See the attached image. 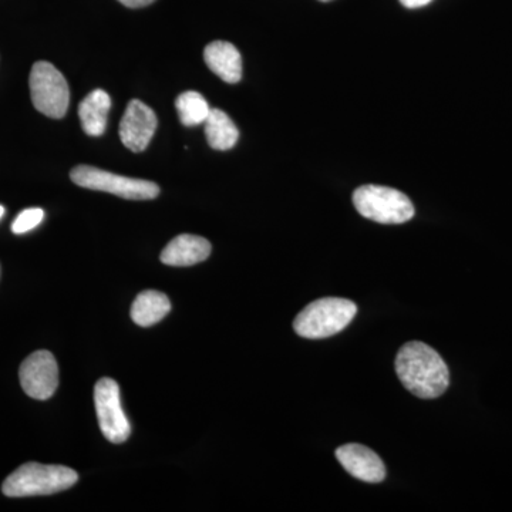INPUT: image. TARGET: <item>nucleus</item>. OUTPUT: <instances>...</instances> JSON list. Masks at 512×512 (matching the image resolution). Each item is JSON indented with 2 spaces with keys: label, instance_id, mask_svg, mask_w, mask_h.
Wrapping results in <instances>:
<instances>
[{
  "label": "nucleus",
  "instance_id": "obj_1",
  "mask_svg": "<svg viewBox=\"0 0 512 512\" xmlns=\"http://www.w3.org/2000/svg\"><path fill=\"white\" fill-rule=\"evenodd\" d=\"M396 373L403 386L420 399H437L450 384L446 362L426 343H406L397 353Z\"/></svg>",
  "mask_w": 512,
  "mask_h": 512
},
{
  "label": "nucleus",
  "instance_id": "obj_2",
  "mask_svg": "<svg viewBox=\"0 0 512 512\" xmlns=\"http://www.w3.org/2000/svg\"><path fill=\"white\" fill-rule=\"evenodd\" d=\"M79 481V474L64 466H45L39 463H26L5 481L2 491L6 497L23 498L50 495L69 490Z\"/></svg>",
  "mask_w": 512,
  "mask_h": 512
},
{
  "label": "nucleus",
  "instance_id": "obj_3",
  "mask_svg": "<svg viewBox=\"0 0 512 512\" xmlns=\"http://www.w3.org/2000/svg\"><path fill=\"white\" fill-rule=\"evenodd\" d=\"M356 313L357 306L349 299H318L296 316L293 329L305 339L330 338L348 328Z\"/></svg>",
  "mask_w": 512,
  "mask_h": 512
},
{
  "label": "nucleus",
  "instance_id": "obj_4",
  "mask_svg": "<svg viewBox=\"0 0 512 512\" xmlns=\"http://www.w3.org/2000/svg\"><path fill=\"white\" fill-rule=\"evenodd\" d=\"M357 212L379 224H404L414 217V205L403 192L380 185H363L353 194Z\"/></svg>",
  "mask_w": 512,
  "mask_h": 512
},
{
  "label": "nucleus",
  "instance_id": "obj_5",
  "mask_svg": "<svg viewBox=\"0 0 512 512\" xmlns=\"http://www.w3.org/2000/svg\"><path fill=\"white\" fill-rule=\"evenodd\" d=\"M70 178L79 187L110 192L124 200H154L160 194V187L156 183L123 177V175L109 173V171L90 167V165H79V167L73 168Z\"/></svg>",
  "mask_w": 512,
  "mask_h": 512
},
{
  "label": "nucleus",
  "instance_id": "obj_6",
  "mask_svg": "<svg viewBox=\"0 0 512 512\" xmlns=\"http://www.w3.org/2000/svg\"><path fill=\"white\" fill-rule=\"evenodd\" d=\"M30 97L37 111L50 119H63L69 110V84L49 62L33 64L29 77Z\"/></svg>",
  "mask_w": 512,
  "mask_h": 512
},
{
  "label": "nucleus",
  "instance_id": "obj_7",
  "mask_svg": "<svg viewBox=\"0 0 512 512\" xmlns=\"http://www.w3.org/2000/svg\"><path fill=\"white\" fill-rule=\"evenodd\" d=\"M94 406L104 437L114 444L126 443L131 434V426L121 407L120 387L116 380L104 377L96 383Z\"/></svg>",
  "mask_w": 512,
  "mask_h": 512
},
{
  "label": "nucleus",
  "instance_id": "obj_8",
  "mask_svg": "<svg viewBox=\"0 0 512 512\" xmlns=\"http://www.w3.org/2000/svg\"><path fill=\"white\" fill-rule=\"evenodd\" d=\"M19 379L23 390L32 399H50L59 386V366L55 356L47 350L32 353L20 366Z\"/></svg>",
  "mask_w": 512,
  "mask_h": 512
},
{
  "label": "nucleus",
  "instance_id": "obj_9",
  "mask_svg": "<svg viewBox=\"0 0 512 512\" xmlns=\"http://www.w3.org/2000/svg\"><path fill=\"white\" fill-rule=\"evenodd\" d=\"M158 120L153 109L140 100H131L121 119L119 134L121 143L130 151L146 150L156 134Z\"/></svg>",
  "mask_w": 512,
  "mask_h": 512
},
{
  "label": "nucleus",
  "instance_id": "obj_10",
  "mask_svg": "<svg viewBox=\"0 0 512 512\" xmlns=\"http://www.w3.org/2000/svg\"><path fill=\"white\" fill-rule=\"evenodd\" d=\"M336 458H338L340 466L357 480L376 484L382 483L386 478V467H384L382 458L365 446L346 444L336 450Z\"/></svg>",
  "mask_w": 512,
  "mask_h": 512
},
{
  "label": "nucleus",
  "instance_id": "obj_11",
  "mask_svg": "<svg viewBox=\"0 0 512 512\" xmlns=\"http://www.w3.org/2000/svg\"><path fill=\"white\" fill-rule=\"evenodd\" d=\"M211 255L208 239L197 235L183 234L174 238L161 252V262L170 266H191L200 264Z\"/></svg>",
  "mask_w": 512,
  "mask_h": 512
},
{
  "label": "nucleus",
  "instance_id": "obj_12",
  "mask_svg": "<svg viewBox=\"0 0 512 512\" xmlns=\"http://www.w3.org/2000/svg\"><path fill=\"white\" fill-rule=\"evenodd\" d=\"M204 60L212 73L225 83L235 84L242 79V57L237 47L229 42H212L205 47Z\"/></svg>",
  "mask_w": 512,
  "mask_h": 512
},
{
  "label": "nucleus",
  "instance_id": "obj_13",
  "mask_svg": "<svg viewBox=\"0 0 512 512\" xmlns=\"http://www.w3.org/2000/svg\"><path fill=\"white\" fill-rule=\"evenodd\" d=\"M111 99L104 90H94L80 103L79 117L84 133L90 137L103 136L106 131Z\"/></svg>",
  "mask_w": 512,
  "mask_h": 512
},
{
  "label": "nucleus",
  "instance_id": "obj_14",
  "mask_svg": "<svg viewBox=\"0 0 512 512\" xmlns=\"http://www.w3.org/2000/svg\"><path fill=\"white\" fill-rule=\"evenodd\" d=\"M171 311L168 296L158 291H143L131 306V319L141 328L156 325Z\"/></svg>",
  "mask_w": 512,
  "mask_h": 512
},
{
  "label": "nucleus",
  "instance_id": "obj_15",
  "mask_svg": "<svg viewBox=\"0 0 512 512\" xmlns=\"http://www.w3.org/2000/svg\"><path fill=\"white\" fill-rule=\"evenodd\" d=\"M205 136L211 148L228 151L238 143L239 131L234 121L220 109H211L204 123Z\"/></svg>",
  "mask_w": 512,
  "mask_h": 512
},
{
  "label": "nucleus",
  "instance_id": "obj_16",
  "mask_svg": "<svg viewBox=\"0 0 512 512\" xmlns=\"http://www.w3.org/2000/svg\"><path fill=\"white\" fill-rule=\"evenodd\" d=\"M175 109H177L180 121L185 127H195L204 124L211 111L207 100L198 92L180 94L177 100H175Z\"/></svg>",
  "mask_w": 512,
  "mask_h": 512
},
{
  "label": "nucleus",
  "instance_id": "obj_17",
  "mask_svg": "<svg viewBox=\"0 0 512 512\" xmlns=\"http://www.w3.org/2000/svg\"><path fill=\"white\" fill-rule=\"evenodd\" d=\"M45 218V211L42 208H28V210L20 212L16 220L12 224L13 234L20 235L32 231Z\"/></svg>",
  "mask_w": 512,
  "mask_h": 512
},
{
  "label": "nucleus",
  "instance_id": "obj_18",
  "mask_svg": "<svg viewBox=\"0 0 512 512\" xmlns=\"http://www.w3.org/2000/svg\"><path fill=\"white\" fill-rule=\"evenodd\" d=\"M119 2L121 5L127 6V8L140 9L146 8V6L151 5L156 0H119Z\"/></svg>",
  "mask_w": 512,
  "mask_h": 512
},
{
  "label": "nucleus",
  "instance_id": "obj_19",
  "mask_svg": "<svg viewBox=\"0 0 512 512\" xmlns=\"http://www.w3.org/2000/svg\"><path fill=\"white\" fill-rule=\"evenodd\" d=\"M403 6L409 9L423 8V6L429 5L433 0H400Z\"/></svg>",
  "mask_w": 512,
  "mask_h": 512
},
{
  "label": "nucleus",
  "instance_id": "obj_20",
  "mask_svg": "<svg viewBox=\"0 0 512 512\" xmlns=\"http://www.w3.org/2000/svg\"><path fill=\"white\" fill-rule=\"evenodd\" d=\"M3 215H5V208L0 205V220H2Z\"/></svg>",
  "mask_w": 512,
  "mask_h": 512
},
{
  "label": "nucleus",
  "instance_id": "obj_21",
  "mask_svg": "<svg viewBox=\"0 0 512 512\" xmlns=\"http://www.w3.org/2000/svg\"><path fill=\"white\" fill-rule=\"evenodd\" d=\"M320 2H330V0H320Z\"/></svg>",
  "mask_w": 512,
  "mask_h": 512
}]
</instances>
